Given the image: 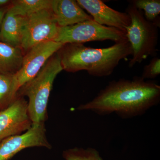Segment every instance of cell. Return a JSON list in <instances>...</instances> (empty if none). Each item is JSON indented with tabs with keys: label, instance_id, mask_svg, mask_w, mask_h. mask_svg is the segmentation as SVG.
I'll use <instances>...</instances> for the list:
<instances>
[{
	"label": "cell",
	"instance_id": "cell-17",
	"mask_svg": "<svg viewBox=\"0 0 160 160\" xmlns=\"http://www.w3.org/2000/svg\"><path fill=\"white\" fill-rule=\"evenodd\" d=\"M66 160H103L96 149L92 148H71L63 152Z\"/></svg>",
	"mask_w": 160,
	"mask_h": 160
},
{
	"label": "cell",
	"instance_id": "cell-3",
	"mask_svg": "<svg viewBox=\"0 0 160 160\" xmlns=\"http://www.w3.org/2000/svg\"><path fill=\"white\" fill-rule=\"evenodd\" d=\"M62 70L58 52L48 60L35 77L18 90L16 96L28 98V112L32 124L44 123L47 120V106L53 82Z\"/></svg>",
	"mask_w": 160,
	"mask_h": 160
},
{
	"label": "cell",
	"instance_id": "cell-16",
	"mask_svg": "<svg viewBox=\"0 0 160 160\" xmlns=\"http://www.w3.org/2000/svg\"><path fill=\"white\" fill-rule=\"evenodd\" d=\"M16 97L12 75L0 74V111L7 108Z\"/></svg>",
	"mask_w": 160,
	"mask_h": 160
},
{
	"label": "cell",
	"instance_id": "cell-10",
	"mask_svg": "<svg viewBox=\"0 0 160 160\" xmlns=\"http://www.w3.org/2000/svg\"><path fill=\"white\" fill-rule=\"evenodd\" d=\"M79 5L85 9L93 21L100 25L117 28L124 32L129 26L130 18L127 12L117 11L100 0H77Z\"/></svg>",
	"mask_w": 160,
	"mask_h": 160
},
{
	"label": "cell",
	"instance_id": "cell-12",
	"mask_svg": "<svg viewBox=\"0 0 160 160\" xmlns=\"http://www.w3.org/2000/svg\"><path fill=\"white\" fill-rule=\"evenodd\" d=\"M24 21V17L15 15L7 10L0 28L1 42L21 48Z\"/></svg>",
	"mask_w": 160,
	"mask_h": 160
},
{
	"label": "cell",
	"instance_id": "cell-9",
	"mask_svg": "<svg viewBox=\"0 0 160 160\" xmlns=\"http://www.w3.org/2000/svg\"><path fill=\"white\" fill-rule=\"evenodd\" d=\"M33 147L51 149L44 123H33L22 134L5 139L0 143V160H9L23 149Z\"/></svg>",
	"mask_w": 160,
	"mask_h": 160
},
{
	"label": "cell",
	"instance_id": "cell-7",
	"mask_svg": "<svg viewBox=\"0 0 160 160\" xmlns=\"http://www.w3.org/2000/svg\"><path fill=\"white\" fill-rule=\"evenodd\" d=\"M64 45L54 41L40 43L26 52L19 70L12 75L16 95L21 87L36 76L48 60Z\"/></svg>",
	"mask_w": 160,
	"mask_h": 160
},
{
	"label": "cell",
	"instance_id": "cell-13",
	"mask_svg": "<svg viewBox=\"0 0 160 160\" xmlns=\"http://www.w3.org/2000/svg\"><path fill=\"white\" fill-rule=\"evenodd\" d=\"M22 49L12 47L0 41V74L13 75L21 68Z\"/></svg>",
	"mask_w": 160,
	"mask_h": 160
},
{
	"label": "cell",
	"instance_id": "cell-4",
	"mask_svg": "<svg viewBox=\"0 0 160 160\" xmlns=\"http://www.w3.org/2000/svg\"><path fill=\"white\" fill-rule=\"evenodd\" d=\"M126 12L131 20L126 32L132 49V57L129 66L132 67L155 54L160 25L147 21L143 11L138 9L131 3L126 9Z\"/></svg>",
	"mask_w": 160,
	"mask_h": 160
},
{
	"label": "cell",
	"instance_id": "cell-18",
	"mask_svg": "<svg viewBox=\"0 0 160 160\" xmlns=\"http://www.w3.org/2000/svg\"><path fill=\"white\" fill-rule=\"evenodd\" d=\"M160 74V59L155 57L151 60L149 64L144 67L141 77L144 80L154 79Z\"/></svg>",
	"mask_w": 160,
	"mask_h": 160
},
{
	"label": "cell",
	"instance_id": "cell-6",
	"mask_svg": "<svg viewBox=\"0 0 160 160\" xmlns=\"http://www.w3.org/2000/svg\"><path fill=\"white\" fill-rule=\"evenodd\" d=\"M59 29L51 9L24 17L21 49L27 52L40 43L54 41Z\"/></svg>",
	"mask_w": 160,
	"mask_h": 160
},
{
	"label": "cell",
	"instance_id": "cell-5",
	"mask_svg": "<svg viewBox=\"0 0 160 160\" xmlns=\"http://www.w3.org/2000/svg\"><path fill=\"white\" fill-rule=\"evenodd\" d=\"M106 40H111L115 43L128 41L125 32L102 26L92 20L72 26L59 27L54 42L65 45Z\"/></svg>",
	"mask_w": 160,
	"mask_h": 160
},
{
	"label": "cell",
	"instance_id": "cell-1",
	"mask_svg": "<svg viewBox=\"0 0 160 160\" xmlns=\"http://www.w3.org/2000/svg\"><path fill=\"white\" fill-rule=\"evenodd\" d=\"M160 102V86L142 77L109 82L91 101L78 110L93 112L101 116L115 113L122 119L141 116Z\"/></svg>",
	"mask_w": 160,
	"mask_h": 160
},
{
	"label": "cell",
	"instance_id": "cell-14",
	"mask_svg": "<svg viewBox=\"0 0 160 160\" xmlns=\"http://www.w3.org/2000/svg\"><path fill=\"white\" fill-rule=\"evenodd\" d=\"M52 0H16L7 9L15 15L25 17L38 12L51 8Z\"/></svg>",
	"mask_w": 160,
	"mask_h": 160
},
{
	"label": "cell",
	"instance_id": "cell-20",
	"mask_svg": "<svg viewBox=\"0 0 160 160\" xmlns=\"http://www.w3.org/2000/svg\"><path fill=\"white\" fill-rule=\"evenodd\" d=\"M10 1L8 0H0V6H4L9 3Z\"/></svg>",
	"mask_w": 160,
	"mask_h": 160
},
{
	"label": "cell",
	"instance_id": "cell-2",
	"mask_svg": "<svg viewBox=\"0 0 160 160\" xmlns=\"http://www.w3.org/2000/svg\"><path fill=\"white\" fill-rule=\"evenodd\" d=\"M58 53L63 70L70 72L86 70L92 76L104 77L110 75L121 61L132 55V49L128 41L104 48L67 44Z\"/></svg>",
	"mask_w": 160,
	"mask_h": 160
},
{
	"label": "cell",
	"instance_id": "cell-8",
	"mask_svg": "<svg viewBox=\"0 0 160 160\" xmlns=\"http://www.w3.org/2000/svg\"><path fill=\"white\" fill-rule=\"evenodd\" d=\"M28 102L16 96L6 109L0 111V143L5 139L24 133L32 125Z\"/></svg>",
	"mask_w": 160,
	"mask_h": 160
},
{
	"label": "cell",
	"instance_id": "cell-19",
	"mask_svg": "<svg viewBox=\"0 0 160 160\" xmlns=\"http://www.w3.org/2000/svg\"><path fill=\"white\" fill-rule=\"evenodd\" d=\"M6 11H7V10L6 11L5 9H0V28H1L2 22L3 18H4Z\"/></svg>",
	"mask_w": 160,
	"mask_h": 160
},
{
	"label": "cell",
	"instance_id": "cell-11",
	"mask_svg": "<svg viewBox=\"0 0 160 160\" xmlns=\"http://www.w3.org/2000/svg\"><path fill=\"white\" fill-rule=\"evenodd\" d=\"M51 9L59 27L93 20L74 0H52Z\"/></svg>",
	"mask_w": 160,
	"mask_h": 160
},
{
	"label": "cell",
	"instance_id": "cell-15",
	"mask_svg": "<svg viewBox=\"0 0 160 160\" xmlns=\"http://www.w3.org/2000/svg\"><path fill=\"white\" fill-rule=\"evenodd\" d=\"M129 2L139 10L144 11L143 14L147 21L160 25V0H133Z\"/></svg>",
	"mask_w": 160,
	"mask_h": 160
}]
</instances>
